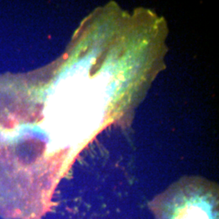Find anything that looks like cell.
<instances>
[{"label": "cell", "instance_id": "cell-1", "mask_svg": "<svg viewBox=\"0 0 219 219\" xmlns=\"http://www.w3.org/2000/svg\"><path fill=\"white\" fill-rule=\"evenodd\" d=\"M149 206L154 219H219L218 187L202 179H184L154 197Z\"/></svg>", "mask_w": 219, "mask_h": 219}]
</instances>
